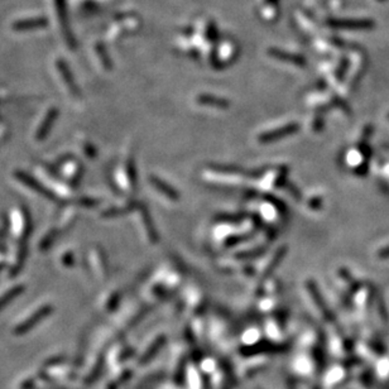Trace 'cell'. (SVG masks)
<instances>
[{
    "label": "cell",
    "mask_w": 389,
    "mask_h": 389,
    "mask_svg": "<svg viewBox=\"0 0 389 389\" xmlns=\"http://www.w3.org/2000/svg\"><path fill=\"white\" fill-rule=\"evenodd\" d=\"M298 129H300V126L296 123L289 124V125L283 126V128L281 129H276V131L268 132V133H263L259 137V142H262V143H269V142L278 141V139H282L284 138V137H288L291 136V134L296 133Z\"/></svg>",
    "instance_id": "obj_1"
},
{
    "label": "cell",
    "mask_w": 389,
    "mask_h": 389,
    "mask_svg": "<svg viewBox=\"0 0 389 389\" xmlns=\"http://www.w3.org/2000/svg\"><path fill=\"white\" fill-rule=\"evenodd\" d=\"M379 258H383V259L389 258V246L388 248L382 249V250L379 251Z\"/></svg>",
    "instance_id": "obj_7"
},
{
    "label": "cell",
    "mask_w": 389,
    "mask_h": 389,
    "mask_svg": "<svg viewBox=\"0 0 389 389\" xmlns=\"http://www.w3.org/2000/svg\"><path fill=\"white\" fill-rule=\"evenodd\" d=\"M18 292H19V289H12V291H10L9 293H8V295H5L4 297H3L2 300H0V308H2L3 306L5 305V303L9 302V301L12 300L13 297H15V295H17Z\"/></svg>",
    "instance_id": "obj_6"
},
{
    "label": "cell",
    "mask_w": 389,
    "mask_h": 389,
    "mask_svg": "<svg viewBox=\"0 0 389 389\" xmlns=\"http://www.w3.org/2000/svg\"><path fill=\"white\" fill-rule=\"evenodd\" d=\"M150 182L153 183V186H154V187L157 188V190H159L160 192L165 193L167 197H170L171 200H178V197H180V196H178V192L175 190V188H172V187H171V186H168L167 183L162 182V181H160L159 178L152 177V178H150Z\"/></svg>",
    "instance_id": "obj_3"
},
{
    "label": "cell",
    "mask_w": 389,
    "mask_h": 389,
    "mask_svg": "<svg viewBox=\"0 0 389 389\" xmlns=\"http://www.w3.org/2000/svg\"><path fill=\"white\" fill-rule=\"evenodd\" d=\"M272 56L274 57H278L279 59H288V61L293 62L295 64H300V66H303L305 64V59L302 58V57H298V56H292V54H287V53H283V52L281 51H277V49H272Z\"/></svg>",
    "instance_id": "obj_5"
},
{
    "label": "cell",
    "mask_w": 389,
    "mask_h": 389,
    "mask_svg": "<svg viewBox=\"0 0 389 389\" xmlns=\"http://www.w3.org/2000/svg\"><path fill=\"white\" fill-rule=\"evenodd\" d=\"M197 101H199L201 105L214 106V108H220V109H225L229 106V101L225 100V99L210 96V95H202V96H199L197 98Z\"/></svg>",
    "instance_id": "obj_2"
},
{
    "label": "cell",
    "mask_w": 389,
    "mask_h": 389,
    "mask_svg": "<svg viewBox=\"0 0 389 389\" xmlns=\"http://www.w3.org/2000/svg\"><path fill=\"white\" fill-rule=\"evenodd\" d=\"M47 313H48L47 308H42V310H40L37 313H36L35 316H33L32 318H30V320H28L25 323H22V325H20V328H19V330H18L17 333H24V331L29 330V329L32 328V326L35 325V323H37L38 321L42 320V318L45 317V316L47 315Z\"/></svg>",
    "instance_id": "obj_4"
}]
</instances>
